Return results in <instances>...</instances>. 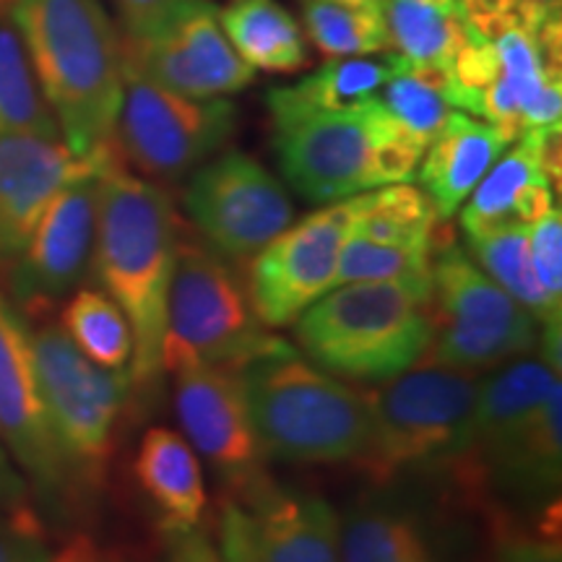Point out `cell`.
Segmentation results:
<instances>
[{
  "instance_id": "2",
  "label": "cell",
  "mask_w": 562,
  "mask_h": 562,
  "mask_svg": "<svg viewBox=\"0 0 562 562\" xmlns=\"http://www.w3.org/2000/svg\"><path fill=\"white\" fill-rule=\"evenodd\" d=\"M11 21L68 149L110 151L123 104V40L102 0H11Z\"/></svg>"
},
{
  "instance_id": "28",
  "label": "cell",
  "mask_w": 562,
  "mask_h": 562,
  "mask_svg": "<svg viewBox=\"0 0 562 562\" xmlns=\"http://www.w3.org/2000/svg\"><path fill=\"white\" fill-rule=\"evenodd\" d=\"M385 121L414 144L427 149L453 108L451 74L438 68H406L375 94Z\"/></svg>"
},
{
  "instance_id": "8",
  "label": "cell",
  "mask_w": 562,
  "mask_h": 562,
  "mask_svg": "<svg viewBox=\"0 0 562 562\" xmlns=\"http://www.w3.org/2000/svg\"><path fill=\"white\" fill-rule=\"evenodd\" d=\"M432 341L425 360L490 372L533 355L542 326L456 243L432 250Z\"/></svg>"
},
{
  "instance_id": "6",
  "label": "cell",
  "mask_w": 562,
  "mask_h": 562,
  "mask_svg": "<svg viewBox=\"0 0 562 562\" xmlns=\"http://www.w3.org/2000/svg\"><path fill=\"white\" fill-rule=\"evenodd\" d=\"M32 347L53 440L76 492L87 501L108 480L117 422L131 404V372L91 362L58 323L32 331Z\"/></svg>"
},
{
  "instance_id": "30",
  "label": "cell",
  "mask_w": 562,
  "mask_h": 562,
  "mask_svg": "<svg viewBox=\"0 0 562 562\" xmlns=\"http://www.w3.org/2000/svg\"><path fill=\"white\" fill-rule=\"evenodd\" d=\"M58 326L91 362L104 370H128L133 334L128 318L108 292L81 286L63 305Z\"/></svg>"
},
{
  "instance_id": "12",
  "label": "cell",
  "mask_w": 562,
  "mask_h": 562,
  "mask_svg": "<svg viewBox=\"0 0 562 562\" xmlns=\"http://www.w3.org/2000/svg\"><path fill=\"white\" fill-rule=\"evenodd\" d=\"M182 201L209 248L232 263L248 261L294 220L286 188L243 151L216 154L193 170Z\"/></svg>"
},
{
  "instance_id": "17",
  "label": "cell",
  "mask_w": 562,
  "mask_h": 562,
  "mask_svg": "<svg viewBox=\"0 0 562 562\" xmlns=\"http://www.w3.org/2000/svg\"><path fill=\"white\" fill-rule=\"evenodd\" d=\"M220 542L240 547L250 562H341L339 510L266 474L224 497Z\"/></svg>"
},
{
  "instance_id": "5",
  "label": "cell",
  "mask_w": 562,
  "mask_h": 562,
  "mask_svg": "<svg viewBox=\"0 0 562 562\" xmlns=\"http://www.w3.org/2000/svg\"><path fill=\"white\" fill-rule=\"evenodd\" d=\"M482 375L422 360L391 381L362 389L372 425L351 469L364 484H440L463 446Z\"/></svg>"
},
{
  "instance_id": "22",
  "label": "cell",
  "mask_w": 562,
  "mask_h": 562,
  "mask_svg": "<svg viewBox=\"0 0 562 562\" xmlns=\"http://www.w3.org/2000/svg\"><path fill=\"white\" fill-rule=\"evenodd\" d=\"M136 482L159 510L161 531L195 529L203 521L209 495L203 469L186 435L170 427L144 432L136 453Z\"/></svg>"
},
{
  "instance_id": "32",
  "label": "cell",
  "mask_w": 562,
  "mask_h": 562,
  "mask_svg": "<svg viewBox=\"0 0 562 562\" xmlns=\"http://www.w3.org/2000/svg\"><path fill=\"white\" fill-rule=\"evenodd\" d=\"M474 562H562L560 529L487 510L482 516V542Z\"/></svg>"
},
{
  "instance_id": "36",
  "label": "cell",
  "mask_w": 562,
  "mask_h": 562,
  "mask_svg": "<svg viewBox=\"0 0 562 562\" xmlns=\"http://www.w3.org/2000/svg\"><path fill=\"white\" fill-rule=\"evenodd\" d=\"M125 26V37L138 40L157 32L182 0H112Z\"/></svg>"
},
{
  "instance_id": "33",
  "label": "cell",
  "mask_w": 562,
  "mask_h": 562,
  "mask_svg": "<svg viewBox=\"0 0 562 562\" xmlns=\"http://www.w3.org/2000/svg\"><path fill=\"white\" fill-rule=\"evenodd\" d=\"M432 252L402 250L349 235L339 256V284L430 277Z\"/></svg>"
},
{
  "instance_id": "40",
  "label": "cell",
  "mask_w": 562,
  "mask_h": 562,
  "mask_svg": "<svg viewBox=\"0 0 562 562\" xmlns=\"http://www.w3.org/2000/svg\"><path fill=\"white\" fill-rule=\"evenodd\" d=\"M60 562H133V560L125 558V554L100 550V547L91 544L89 539L79 537L74 539L66 550H60Z\"/></svg>"
},
{
  "instance_id": "10",
  "label": "cell",
  "mask_w": 562,
  "mask_h": 562,
  "mask_svg": "<svg viewBox=\"0 0 562 562\" xmlns=\"http://www.w3.org/2000/svg\"><path fill=\"white\" fill-rule=\"evenodd\" d=\"M235 128L237 108L227 97H182L123 70V104L112 146L140 178H186L216 157Z\"/></svg>"
},
{
  "instance_id": "9",
  "label": "cell",
  "mask_w": 562,
  "mask_h": 562,
  "mask_svg": "<svg viewBox=\"0 0 562 562\" xmlns=\"http://www.w3.org/2000/svg\"><path fill=\"white\" fill-rule=\"evenodd\" d=\"M273 339L229 261L209 245L180 240L161 349L165 372L186 362L237 370Z\"/></svg>"
},
{
  "instance_id": "27",
  "label": "cell",
  "mask_w": 562,
  "mask_h": 562,
  "mask_svg": "<svg viewBox=\"0 0 562 562\" xmlns=\"http://www.w3.org/2000/svg\"><path fill=\"white\" fill-rule=\"evenodd\" d=\"M469 258L503 286L513 300L521 302L539 326L562 323V305L544 292L531 263L529 227H497L480 235H467Z\"/></svg>"
},
{
  "instance_id": "41",
  "label": "cell",
  "mask_w": 562,
  "mask_h": 562,
  "mask_svg": "<svg viewBox=\"0 0 562 562\" xmlns=\"http://www.w3.org/2000/svg\"><path fill=\"white\" fill-rule=\"evenodd\" d=\"M351 3H368V5H383L385 0H351Z\"/></svg>"
},
{
  "instance_id": "18",
  "label": "cell",
  "mask_w": 562,
  "mask_h": 562,
  "mask_svg": "<svg viewBox=\"0 0 562 562\" xmlns=\"http://www.w3.org/2000/svg\"><path fill=\"white\" fill-rule=\"evenodd\" d=\"M175 412L193 451L220 476L227 495L248 490L266 476V456L245 404L235 370L203 362L172 368Z\"/></svg>"
},
{
  "instance_id": "3",
  "label": "cell",
  "mask_w": 562,
  "mask_h": 562,
  "mask_svg": "<svg viewBox=\"0 0 562 562\" xmlns=\"http://www.w3.org/2000/svg\"><path fill=\"white\" fill-rule=\"evenodd\" d=\"M235 375L269 461L351 463L368 446L364 391L328 375L290 341L273 339Z\"/></svg>"
},
{
  "instance_id": "26",
  "label": "cell",
  "mask_w": 562,
  "mask_h": 562,
  "mask_svg": "<svg viewBox=\"0 0 562 562\" xmlns=\"http://www.w3.org/2000/svg\"><path fill=\"white\" fill-rule=\"evenodd\" d=\"M391 47L412 68H438L451 74L453 58L467 45L472 26L461 0H385Z\"/></svg>"
},
{
  "instance_id": "19",
  "label": "cell",
  "mask_w": 562,
  "mask_h": 562,
  "mask_svg": "<svg viewBox=\"0 0 562 562\" xmlns=\"http://www.w3.org/2000/svg\"><path fill=\"white\" fill-rule=\"evenodd\" d=\"M115 157V146L91 157H76L63 138L0 131V266L3 271L30 243L47 203L70 180L102 170Z\"/></svg>"
},
{
  "instance_id": "34",
  "label": "cell",
  "mask_w": 562,
  "mask_h": 562,
  "mask_svg": "<svg viewBox=\"0 0 562 562\" xmlns=\"http://www.w3.org/2000/svg\"><path fill=\"white\" fill-rule=\"evenodd\" d=\"M0 562H60L32 510H0Z\"/></svg>"
},
{
  "instance_id": "15",
  "label": "cell",
  "mask_w": 562,
  "mask_h": 562,
  "mask_svg": "<svg viewBox=\"0 0 562 562\" xmlns=\"http://www.w3.org/2000/svg\"><path fill=\"white\" fill-rule=\"evenodd\" d=\"M102 172L104 167L70 180L47 203L30 243L5 269V284L26 321L45 318L91 271Z\"/></svg>"
},
{
  "instance_id": "25",
  "label": "cell",
  "mask_w": 562,
  "mask_h": 562,
  "mask_svg": "<svg viewBox=\"0 0 562 562\" xmlns=\"http://www.w3.org/2000/svg\"><path fill=\"white\" fill-rule=\"evenodd\" d=\"M220 24L252 70L294 74L307 63L300 24L277 0H229L220 11Z\"/></svg>"
},
{
  "instance_id": "31",
  "label": "cell",
  "mask_w": 562,
  "mask_h": 562,
  "mask_svg": "<svg viewBox=\"0 0 562 562\" xmlns=\"http://www.w3.org/2000/svg\"><path fill=\"white\" fill-rule=\"evenodd\" d=\"M0 131L63 138L11 19H0Z\"/></svg>"
},
{
  "instance_id": "35",
  "label": "cell",
  "mask_w": 562,
  "mask_h": 562,
  "mask_svg": "<svg viewBox=\"0 0 562 562\" xmlns=\"http://www.w3.org/2000/svg\"><path fill=\"white\" fill-rule=\"evenodd\" d=\"M531 263L544 292L562 305V214L552 209L550 214L529 227Z\"/></svg>"
},
{
  "instance_id": "39",
  "label": "cell",
  "mask_w": 562,
  "mask_h": 562,
  "mask_svg": "<svg viewBox=\"0 0 562 562\" xmlns=\"http://www.w3.org/2000/svg\"><path fill=\"white\" fill-rule=\"evenodd\" d=\"M484 3L533 30L560 16V0H484Z\"/></svg>"
},
{
  "instance_id": "21",
  "label": "cell",
  "mask_w": 562,
  "mask_h": 562,
  "mask_svg": "<svg viewBox=\"0 0 562 562\" xmlns=\"http://www.w3.org/2000/svg\"><path fill=\"white\" fill-rule=\"evenodd\" d=\"M508 146L510 140L495 125L467 112L453 110L448 115L438 136L427 144L417 167L419 188L427 193L440 222L459 214L480 180Z\"/></svg>"
},
{
  "instance_id": "7",
  "label": "cell",
  "mask_w": 562,
  "mask_h": 562,
  "mask_svg": "<svg viewBox=\"0 0 562 562\" xmlns=\"http://www.w3.org/2000/svg\"><path fill=\"white\" fill-rule=\"evenodd\" d=\"M341 562H474L482 516L435 482L364 484L339 513Z\"/></svg>"
},
{
  "instance_id": "4",
  "label": "cell",
  "mask_w": 562,
  "mask_h": 562,
  "mask_svg": "<svg viewBox=\"0 0 562 562\" xmlns=\"http://www.w3.org/2000/svg\"><path fill=\"white\" fill-rule=\"evenodd\" d=\"M292 326L307 360L328 375L360 385L391 381L430 349V277L339 284Z\"/></svg>"
},
{
  "instance_id": "1",
  "label": "cell",
  "mask_w": 562,
  "mask_h": 562,
  "mask_svg": "<svg viewBox=\"0 0 562 562\" xmlns=\"http://www.w3.org/2000/svg\"><path fill=\"white\" fill-rule=\"evenodd\" d=\"M178 243V216L165 188L112 159L100 178L91 271L128 318L131 385L144 393L157 391L165 375L161 349Z\"/></svg>"
},
{
  "instance_id": "37",
  "label": "cell",
  "mask_w": 562,
  "mask_h": 562,
  "mask_svg": "<svg viewBox=\"0 0 562 562\" xmlns=\"http://www.w3.org/2000/svg\"><path fill=\"white\" fill-rule=\"evenodd\" d=\"M165 562H224L209 533L195 526L186 531H165Z\"/></svg>"
},
{
  "instance_id": "16",
  "label": "cell",
  "mask_w": 562,
  "mask_h": 562,
  "mask_svg": "<svg viewBox=\"0 0 562 562\" xmlns=\"http://www.w3.org/2000/svg\"><path fill=\"white\" fill-rule=\"evenodd\" d=\"M123 70L195 100L237 94L256 76L229 45L220 11L206 0H182L157 32L125 37Z\"/></svg>"
},
{
  "instance_id": "13",
  "label": "cell",
  "mask_w": 562,
  "mask_h": 562,
  "mask_svg": "<svg viewBox=\"0 0 562 562\" xmlns=\"http://www.w3.org/2000/svg\"><path fill=\"white\" fill-rule=\"evenodd\" d=\"M355 220V195L313 211L252 256L248 300L266 328L292 326L339 286V256Z\"/></svg>"
},
{
  "instance_id": "14",
  "label": "cell",
  "mask_w": 562,
  "mask_h": 562,
  "mask_svg": "<svg viewBox=\"0 0 562 562\" xmlns=\"http://www.w3.org/2000/svg\"><path fill=\"white\" fill-rule=\"evenodd\" d=\"M370 102L351 112L271 117L281 175L302 199L328 206L378 188V121Z\"/></svg>"
},
{
  "instance_id": "38",
  "label": "cell",
  "mask_w": 562,
  "mask_h": 562,
  "mask_svg": "<svg viewBox=\"0 0 562 562\" xmlns=\"http://www.w3.org/2000/svg\"><path fill=\"white\" fill-rule=\"evenodd\" d=\"M0 510H32V490L26 476L0 435Z\"/></svg>"
},
{
  "instance_id": "23",
  "label": "cell",
  "mask_w": 562,
  "mask_h": 562,
  "mask_svg": "<svg viewBox=\"0 0 562 562\" xmlns=\"http://www.w3.org/2000/svg\"><path fill=\"white\" fill-rule=\"evenodd\" d=\"M409 68L398 53L381 58H331L315 74L269 91L271 117L302 115V112H351L368 104L393 76Z\"/></svg>"
},
{
  "instance_id": "24",
  "label": "cell",
  "mask_w": 562,
  "mask_h": 562,
  "mask_svg": "<svg viewBox=\"0 0 562 562\" xmlns=\"http://www.w3.org/2000/svg\"><path fill=\"white\" fill-rule=\"evenodd\" d=\"M440 222L430 199L412 182L372 188L355 195V220L349 235L362 240L389 245V248L432 252L453 243L440 235Z\"/></svg>"
},
{
  "instance_id": "29",
  "label": "cell",
  "mask_w": 562,
  "mask_h": 562,
  "mask_svg": "<svg viewBox=\"0 0 562 562\" xmlns=\"http://www.w3.org/2000/svg\"><path fill=\"white\" fill-rule=\"evenodd\" d=\"M307 37L328 58H368L393 50L383 5L351 0H302Z\"/></svg>"
},
{
  "instance_id": "20",
  "label": "cell",
  "mask_w": 562,
  "mask_h": 562,
  "mask_svg": "<svg viewBox=\"0 0 562 562\" xmlns=\"http://www.w3.org/2000/svg\"><path fill=\"white\" fill-rule=\"evenodd\" d=\"M558 182L560 128L524 133L461 206V229L480 235L497 227H531L558 209Z\"/></svg>"
},
{
  "instance_id": "11",
  "label": "cell",
  "mask_w": 562,
  "mask_h": 562,
  "mask_svg": "<svg viewBox=\"0 0 562 562\" xmlns=\"http://www.w3.org/2000/svg\"><path fill=\"white\" fill-rule=\"evenodd\" d=\"M0 435L30 482L32 495L53 516H68L81 503L55 446L42 404L32 328L13 302L0 266Z\"/></svg>"
}]
</instances>
